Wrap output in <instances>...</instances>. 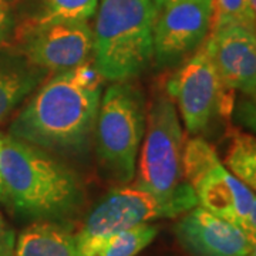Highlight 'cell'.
Masks as SVG:
<instances>
[{
	"instance_id": "17",
	"label": "cell",
	"mask_w": 256,
	"mask_h": 256,
	"mask_svg": "<svg viewBox=\"0 0 256 256\" xmlns=\"http://www.w3.org/2000/svg\"><path fill=\"white\" fill-rule=\"evenodd\" d=\"M224 164L256 194V136L234 131Z\"/></svg>"
},
{
	"instance_id": "6",
	"label": "cell",
	"mask_w": 256,
	"mask_h": 256,
	"mask_svg": "<svg viewBox=\"0 0 256 256\" xmlns=\"http://www.w3.org/2000/svg\"><path fill=\"white\" fill-rule=\"evenodd\" d=\"M178 67L166 82V94L180 111L186 131L200 136L215 120L232 114L235 92L224 84L205 44Z\"/></svg>"
},
{
	"instance_id": "15",
	"label": "cell",
	"mask_w": 256,
	"mask_h": 256,
	"mask_svg": "<svg viewBox=\"0 0 256 256\" xmlns=\"http://www.w3.org/2000/svg\"><path fill=\"white\" fill-rule=\"evenodd\" d=\"M98 0H16L18 28L57 22H88Z\"/></svg>"
},
{
	"instance_id": "5",
	"label": "cell",
	"mask_w": 256,
	"mask_h": 256,
	"mask_svg": "<svg viewBox=\"0 0 256 256\" xmlns=\"http://www.w3.org/2000/svg\"><path fill=\"white\" fill-rule=\"evenodd\" d=\"M142 142L136 186L164 198L196 200L184 175L182 128L166 92L158 94L146 112Z\"/></svg>"
},
{
	"instance_id": "20",
	"label": "cell",
	"mask_w": 256,
	"mask_h": 256,
	"mask_svg": "<svg viewBox=\"0 0 256 256\" xmlns=\"http://www.w3.org/2000/svg\"><path fill=\"white\" fill-rule=\"evenodd\" d=\"M232 116L238 126L246 128L256 136V92L252 96L242 94V97L234 102Z\"/></svg>"
},
{
	"instance_id": "4",
	"label": "cell",
	"mask_w": 256,
	"mask_h": 256,
	"mask_svg": "<svg viewBox=\"0 0 256 256\" xmlns=\"http://www.w3.org/2000/svg\"><path fill=\"white\" fill-rule=\"evenodd\" d=\"M146 126L142 90L130 82L111 84L101 96L92 137L101 165L117 182L134 178Z\"/></svg>"
},
{
	"instance_id": "24",
	"label": "cell",
	"mask_w": 256,
	"mask_h": 256,
	"mask_svg": "<svg viewBox=\"0 0 256 256\" xmlns=\"http://www.w3.org/2000/svg\"><path fill=\"white\" fill-rule=\"evenodd\" d=\"M174 2H178V0H152V3H154V6L156 8V10H161L162 8L171 4V3H174Z\"/></svg>"
},
{
	"instance_id": "8",
	"label": "cell",
	"mask_w": 256,
	"mask_h": 256,
	"mask_svg": "<svg viewBox=\"0 0 256 256\" xmlns=\"http://www.w3.org/2000/svg\"><path fill=\"white\" fill-rule=\"evenodd\" d=\"M198 205L191 198H164L138 186H124L108 192L76 235L77 244L98 239L162 218H178Z\"/></svg>"
},
{
	"instance_id": "2",
	"label": "cell",
	"mask_w": 256,
	"mask_h": 256,
	"mask_svg": "<svg viewBox=\"0 0 256 256\" xmlns=\"http://www.w3.org/2000/svg\"><path fill=\"white\" fill-rule=\"evenodd\" d=\"M0 176L10 208L37 220H58L82 206L84 188L52 152L0 134Z\"/></svg>"
},
{
	"instance_id": "18",
	"label": "cell",
	"mask_w": 256,
	"mask_h": 256,
	"mask_svg": "<svg viewBox=\"0 0 256 256\" xmlns=\"http://www.w3.org/2000/svg\"><path fill=\"white\" fill-rule=\"evenodd\" d=\"M212 3L214 16L210 32L226 26H244L255 30L249 0H212Z\"/></svg>"
},
{
	"instance_id": "10",
	"label": "cell",
	"mask_w": 256,
	"mask_h": 256,
	"mask_svg": "<svg viewBox=\"0 0 256 256\" xmlns=\"http://www.w3.org/2000/svg\"><path fill=\"white\" fill-rule=\"evenodd\" d=\"M212 0H178L158 10L154 60L160 68L182 64L205 43L212 28Z\"/></svg>"
},
{
	"instance_id": "9",
	"label": "cell",
	"mask_w": 256,
	"mask_h": 256,
	"mask_svg": "<svg viewBox=\"0 0 256 256\" xmlns=\"http://www.w3.org/2000/svg\"><path fill=\"white\" fill-rule=\"evenodd\" d=\"M32 64L50 74L90 62L92 28L88 22H57L16 28L9 44Z\"/></svg>"
},
{
	"instance_id": "21",
	"label": "cell",
	"mask_w": 256,
	"mask_h": 256,
	"mask_svg": "<svg viewBox=\"0 0 256 256\" xmlns=\"http://www.w3.org/2000/svg\"><path fill=\"white\" fill-rule=\"evenodd\" d=\"M14 235L0 215V256H13Z\"/></svg>"
},
{
	"instance_id": "1",
	"label": "cell",
	"mask_w": 256,
	"mask_h": 256,
	"mask_svg": "<svg viewBox=\"0 0 256 256\" xmlns=\"http://www.w3.org/2000/svg\"><path fill=\"white\" fill-rule=\"evenodd\" d=\"M104 82L92 62L50 74L8 134L52 154L82 152L92 137Z\"/></svg>"
},
{
	"instance_id": "26",
	"label": "cell",
	"mask_w": 256,
	"mask_h": 256,
	"mask_svg": "<svg viewBox=\"0 0 256 256\" xmlns=\"http://www.w3.org/2000/svg\"><path fill=\"white\" fill-rule=\"evenodd\" d=\"M245 256H256V239L252 242V246H250L249 252Z\"/></svg>"
},
{
	"instance_id": "12",
	"label": "cell",
	"mask_w": 256,
	"mask_h": 256,
	"mask_svg": "<svg viewBox=\"0 0 256 256\" xmlns=\"http://www.w3.org/2000/svg\"><path fill=\"white\" fill-rule=\"evenodd\" d=\"M205 47L224 84L244 96L256 92V32L226 26L210 32Z\"/></svg>"
},
{
	"instance_id": "14",
	"label": "cell",
	"mask_w": 256,
	"mask_h": 256,
	"mask_svg": "<svg viewBox=\"0 0 256 256\" xmlns=\"http://www.w3.org/2000/svg\"><path fill=\"white\" fill-rule=\"evenodd\" d=\"M13 256H80L76 235L54 220H36L22 230Z\"/></svg>"
},
{
	"instance_id": "23",
	"label": "cell",
	"mask_w": 256,
	"mask_h": 256,
	"mask_svg": "<svg viewBox=\"0 0 256 256\" xmlns=\"http://www.w3.org/2000/svg\"><path fill=\"white\" fill-rule=\"evenodd\" d=\"M0 202L10 208L9 198H8V194L4 191V186H3V182H2V176H0Z\"/></svg>"
},
{
	"instance_id": "13",
	"label": "cell",
	"mask_w": 256,
	"mask_h": 256,
	"mask_svg": "<svg viewBox=\"0 0 256 256\" xmlns=\"http://www.w3.org/2000/svg\"><path fill=\"white\" fill-rule=\"evenodd\" d=\"M50 76L12 47H0V122Z\"/></svg>"
},
{
	"instance_id": "3",
	"label": "cell",
	"mask_w": 256,
	"mask_h": 256,
	"mask_svg": "<svg viewBox=\"0 0 256 256\" xmlns=\"http://www.w3.org/2000/svg\"><path fill=\"white\" fill-rule=\"evenodd\" d=\"M152 0H100L94 14L92 63L106 82H130L154 60Z\"/></svg>"
},
{
	"instance_id": "19",
	"label": "cell",
	"mask_w": 256,
	"mask_h": 256,
	"mask_svg": "<svg viewBox=\"0 0 256 256\" xmlns=\"http://www.w3.org/2000/svg\"><path fill=\"white\" fill-rule=\"evenodd\" d=\"M18 28L16 0H0V47L9 46Z\"/></svg>"
},
{
	"instance_id": "11",
	"label": "cell",
	"mask_w": 256,
	"mask_h": 256,
	"mask_svg": "<svg viewBox=\"0 0 256 256\" xmlns=\"http://www.w3.org/2000/svg\"><path fill=\"white\" fill-rule=\"evenodd\" d=\"M174 234L191 256H245L252 246L250 239L236 224L200 205L181 215Z\"/></svg>"
},
{
	"instance_id": "7",
	"label": "cell",
	"mask_w": 256,
	"mask_h": 256,
	"mask_svg": "<svg viewBox=\"0 0 256 256\" xmlns=\"http://www.w3.org/2000/svg\"><path fill=\"white\" fill-rule=\"evenodd\" d=\"M182 166L198 205L240 226L252 206L255 192L230 172L215 148L204 138H192L184 146Z\"/></svg>"
},
{
	"instance_id": "16",
	"label": "cell",
	"mask_w": 256,
	"mask_h": 256,
	"mask_svg": "<svg viewBox=\"0 0 256 256\" xmlns=\"http://www.w3.org/2000/svg\"><path fill=\"white\" fill-rule=\"evenodd\" d=\"M158 235V226L141 224L131 229L77 244L80 256H136Z\"/></svg>"
},
{
	"instance_id": "25",
	"label": "cell",
	"mask_w": 256,
	"mask_h": 256,
	"mask_svg": "<svg viewBox=\"0 0 256 256\" xmlns=\"http://www.w3.org/2000/svg\"><path fill=\"white\" fill-rule=\"evenodd\" d=\"M249 4H250L252 16H254V24H255V30H256V0H249Z\"/></svg>"
},
{
	"instance_id": "22",
	"label": "cell",
	"mask_w": 256,
	"mask_h": 256,
	"mask_svg": "<svg viewBox=\"0 0 256 256\" xmlns=\"http://www.w3.org/2000/svg\"><path fill=\"white\" fill-rule=\"evenodd\" d=\"M239 228L242 229L246 236L250 239V242H254L256 239V194L255 198H254V202H252V206L250 210L248 212L246 218L244 220V222L240 224Z\"/></svg>"
}]
</instances>
